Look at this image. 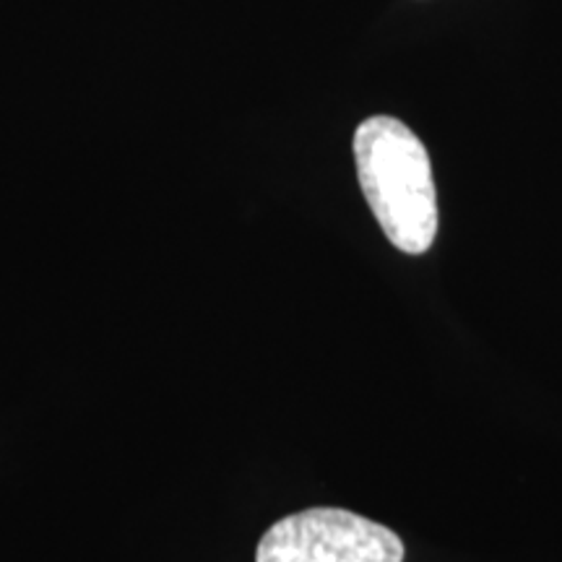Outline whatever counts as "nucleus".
Segmentation results:
<instances>
[{
	"label": "nucleus",
	"instance_id": "2",
	"mask_svg": "<svg viewBox=\"0 0 562 562\" xmlns=\"http://www.w3.org/2000/svg\"><path fill=\"white\" fill-rule=\"evenodd\" d=\"M256 562H404V542L360 513L311 508L273 524Z\"/></svg>",
	"mask_w": 562,
	"mask_h": 562
},
{
	"label": "nucleus",
	"instance_id": "1",
	"mask_svg": "<svg viewBox=\"0 0 562 562\" xmlns=\"http://www.w3.org/2000/svg\"><path fill=\"white\" fill-rule=\"evenodd\" d=\"M357 178L364 201L393 248L422 256L438 235V191L430 154L409 125L389 115L360 123L355 133Z\"/></svg>",
	"mask_w": 562,
	"mask_h": 562
}]
</instances>
